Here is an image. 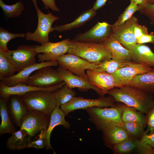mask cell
<instances>
[{
  "label": "cell",
  "mask_w": 154,
  "mask_h": 154,
  "mask_svg": "<svg viewBox=\"0 0 154 154\" xmlns=\"http://www.w3.org/2000/svg\"><path fill=\"white\" fill-rule=\"evenodd\" d=\"M107 94L113 96L116 102L122 103L144 114L154 107L152 94L130 85L114 88Z\"/></svg>",
  "instance_id": "obj_1"
},
{
  "label": "cell",
  "mask_w": 154,
  "mask_h": 154,
  "mask_svg": "<svg viewBox=\"0 0 154 154\" xmlns=\"http://www.w3.org/2000/svg\"><path fill=\"white\" fill-rule=\"evenodd\" d=\"M68 53L76 55L93 63L112 58L111 52L101 42L69 40Z\"/></svg>",
  "instance_id": "obj_2"
},
{
  "label": "cell",
  "mask_w": 154,
  "mask_h": 154,
  "mask_svg": "<svg viewBox=\"0 0 154 154\" xmlns=\"http://www.w3.org/2000/svg\"><path fill=\"white\" fill-rule=\"evenodd\" d=\"M91 122L98 130L103 131L110 127L122 125V104L105 108L94 107L86 109Z\"/></svg>",
  "instance_id": "obj_3"
},
{
  "label": "cell",
  "mask_w": 154,
  "mask_h": 154,
  "mask_svg": "<svg viewBox=\"0 0 154 154\" xmlns=\"http://www.w3.org/2000/svg\"><path fill=\"white\" fill-rule=\"evenodd\" d=\"M20 96L28 111H37L50 116L56 106L53 92L34 91Z\"/></svg>",
  "instance_id": "obj_4"
},
{
  "label": "cell",
  "mask_w": 154,
  "mask_h": 154,
  "mask_svg": "<svg viewBox=\"0 0 154 154\" xmlns=\"http://www.w3.org/2000/svg\"><path fill=\"white\" fill-rule=\"evenodd\" d=\"M36 9L38 17L37 28L33 33L28 31L25 34V39L27 40H32L43 44L48 41L49 34L54 31L52 25L53 23L59 19L49 11L47 14L42 12L37 5V0H31Z\"/></svg>",
  "instance_id": "obj_5"
},
{
  "label": "cell",
  "mask_w": 154,
  "mask_h": 154,
  "mask_svg": "<svg viewBox=\"0 0 154 154\" xmlns=\"http://www.w3.org/2000/svg\"><path fill=\"white\" fill-rule=\"evenodd\" d=\"M18 72L36 63L35 46L22 45L13 50L3 51Z\"/></svg>",
  "instance_id": "obj_6"
},
{
  "label": "cell",
  "mask_w": 154,
  "mask_h": 154,
  "mask_svg": "<svg viewBox=\"0 0 154 154\" xmlns=\"http://www.w3.org/2000/svg\"><path fill=\"white\" fill-rule=\"evenodd\" d=\"M116 102L112 96H100L96 99L85 98L81 97H74L71 100L61 106V110L66 115L75 110L85 109L94 107L101 108L112 107Z\"/></svg>",
  "instance_id": "obj_7"
},
{
  "label": "cell",
  "mask_w": 154,
  "mask_h": 154,
  "mask_svg": "<svg viewBox=\"0 0 154 154\" xmlns=\"http://www.w3.org/2000/svg\"><path fill=\"white\" fill-rule=\"evenodd\" d=\"M51 67H44L36 70L30 76L25 84L45 88L62 83L63 81L57 70L54 69Z\"/></svg>",
  "instance_id": "obj_8"
},
{
  "label": "cell",
  "mask_w": 154,
  "mask_h": 154,
  "mask_svg": "<svg viewBox=\"0 0 154 154\" xmlns=\"http://www.w3.org/2000/svg\"><path fill=\"white\" fill-rule=\"evenodd\" d=\"M59 66L74 74L88 79L86 70L93 71L94 63L86 60L73 54L67 53L57 58Z\"/></svg>",
  "instance_id": "obj_9"
},
{
  "label": "cell",
  "mask_w": 154,
  "mask_h": 154,
  "mask_svg": "<svg viewBox=\"0 0 154 154\" xmlns=\"http://www.w3.org/2000/svg\"><path fill=\"white\" fill-rule=\"evenodd\" d=\"M69 39H66L56 42L49 41L40 45L35 46L39 62L57 61V58L68 53Z\"/></svg>",
  "instance_id": "obj_10"
},
{
  "label": "cell",
  "mask_w": 154,
  "mask_h": 154,
  "mask_svg": "<svg viewBox=\"0 0 154 154\" xmlns=\"http://www.w3.org/2000/svg\"><path fill=\"white\" fill-rule=\"evenodd\" d=\"M50 116L35 110L28 111L22 119L20 128L27 131L32 137L43 130H46Z\"/></svg>",
  "instance_id": "obj_11"
},
{
  "label": "cell",
  "mask_w": 154,
  "mask_h": 154,
  "mask_svg": "<svg viewBox=\"0 0 154 154\" xmlns=\"http://www.w3.org/2000/svg\"><path fill=\"white\" fill-rule=\"evenodd\" d=\"M138 22L137 18L132 16L121 25L114 26L112 25L114 36L123 47L129 50L137 44V39L134 35L133 29Z\"/></svg>",
  "instance_id": "obj_12"
},
{
  "label": "cell",
  "mask_w": 154,
  "mask_h": 154,
  "mask_svg": "<svg viewBox=\"0 0 154 154\" xmlns=\"http://www.w3.org/2000/svg\"><path fill=\"white\" fill-rule=\"evenodd\" d=\"M57 70L63 81L69 88L72 89L77 88L83 92L92 89L100 96H104L105 95L103 92L88 79L76 75L60 66L58 67Z\"/></svg>",
  "instance_id": "obj_13"
},
{
  "label": "cell",
  "mask_w": 154,
  "mask_h": 154,
  "mask_svg": "<svg viewBox=\"0 0 154 154\" xmlns=\"http://www.w3.org/2000/svg\"><path fill=\"white\" fill-rule=\"evenodd\" d=\"M153 68L149 65L134 62L119 69L112 74L117 81L119 87H121L129 85L136 75L147 72Z\"/></svg>",
  "instance_id": "obj_14"
},
{
  "label": "cell",
  "mask_w": 154,
  "mask_h": 154,
  "mask_svg": "<svg viewBox=\"0 0 154 154\" xmlns=\"http://www.w3.org/2000/svg\"><path fill=\"white\" fill-rule=\"evenodd\" d=\"M112 32V25L105 22H98L87 31L77 35L74 40L80 41L101 42Z\"/></svg>",
  "instance_id": "obj_15"
},
{
  "label": "cell",
  "mask_w": 154,
  "mask_h": 154,
  "mask_svg": "<svg viewBox=\"0 0 154 154\" xmlns=\"http://www.w3.org/2000/svg\"><path fill=\"white\" fill-rule=\"evenodd\" d=\"M65 82L63 81L61 83L54 86L48 88H41L25 84L19 83L12 86H8L5 85L1 81L0 83V96L9 97L12 95L21 96L30 92L42 90L54 92L62 88L65 85Z\"/></svg>",
  "instance_id": "obj_16"
},
{
  "label": "cell",
  "mask_w": 154,
  "mask_h": 154,
  "mask_svg": "<svg viewBox=\"0 0 154 154\" xmlns=\"http://www.w3.org/2000/svg\"><path fill=\"white\" fill-rule=\"evenodd\" d=\"M86 73L88 80L100 89L105 95L111 89L119 87L117 81L112 74L89 70H86Z\"/></svg>",
  "instance_id": "obj_17"
},
{
  "label": "cell",
  "mask_w": 154,
  "mask_h": 154,
  "mask_svg": "<svg viewBox=\"0 0 154 154\" xmlns=\"http://www.w3.org/2000/svg\"><path fill=\"white\" fill-rule=\"evenodd\" d=\"M56 61L42 62L36 63L28 67L10 77L4 79L2 81L5 85L8 86H15L19 83L25 84L29 77L38 69L48 66H56L58 65Z\"/></svg>",
  "instance_id": "obj_18"
},
{
  "label": "cell",
  "mask_w": 154,
  "mask_h": 154,
  "mask_svg": "<svg viewBox=\"0 0 154 154\" xmlns=\"http://www.w3.org/2000/svg\"><path fill=\"white\" fill-rule=\"evenodd\" d=\"M7 106L9 114L12 122L15 126L20 127L22 119L28 111L20 96H10Z\"/></svg>",
  "instance_id": "obj_19"
},
{
  "label": "cell",
  "mask_w": 154,
  "mask_h": 154,
  "mask_svg": "<svg viewBox=\"0 0 154 154\" xmlns=\"http://www.w3.org/2000/svg\"><path fill=\"white\" fill-rule=\"evenodd\" d=\"M60 107L56 106L50 116V121L45 135V147L46 150H53L50 142L52 132L57 126L61 125L68 129L70 127V123L65 119V114L60 109Z\"/></svg>",
  "instance_id": "obj_20"
},
{
  "label": "cell",
  "mask_w": 154,
  "mask_h": 154,
  "mask_svg": "<svg viewBox=\"0 0 154 154\" xmlns=\"http://www.w3.org/2000/svg\"><path fill=\"white\" fill-rule=\"evenodd\" d=\"M101 43L111 52L112 59L118 61L131 60L129 50L123 47L112 33Z\"/></svg>",
  "instance_id": "obj_21"
},
{
  "label": "cell",
  "mask_w": 154,
  "mask_h": 154,
  "mask_svg": "<svg viewBox=\"0 0 154 154\" xmlns=\"http://www.w3.org/2000/svg\"><path fill=\"white\" fill-rule=\"evenodd\" d=\"M129 51L133 61L154 67V53L148 46L136 44Z\"/></svg>",
  "instance_id": "obj_22"
},
{
  "label": "cell",
  "mask_w": 154,
  "mask_h": 154,
  "mask_svg": "<svg viewBox=\"0 0 154 154\" xmlns=\"http://www.w3.org/2000/svg\"><path fill=\"white\" fill-rule=\"evenodd\" d=\"M105 144L112 148L113 146L128 139L130 137L121 125H115L102 131Z\"/></svg>",
  "instance_id": "obj_23"
},
{
  "label": "cell",
  "mask_w": 154,
  "mask_h": 154,
  "mask_svg": "<svg viewBox=\"0 0 154 154\" xmlns=\"http://www.w3.org/2000/svg\"><path fill=\"white\" fill-rule=\"evenodd\" d=\"M31 137L27 131L20 128L12 133L8 138L6 147L11 151H20L28 148Z\"/></svg>",
  "instance_id": "obj_24"
},
{
  "label": "cell",
  "mask_w": 154,
  "mask_h": 154,
  "mask_svg": "<svg viewBox=\"0 0 154 154\" xmlns=\"http://www.w3.org/2000/svg\"><path fill=\"white\" fill-rule=\"evenodd\" d=\"M129 85L149 94H154V68L135 76Z\"/></svg>",
  "instance_id": "obj_25"
},
{
  "label": "cell",
  "mask_w": 154,
  "mask_h": 154,
  "mask_svg": "<svg viewBox=\"0 0 154 154\" xmlns=\"http://www.w3.org/2000/svg\"><path fill=\"white\" fill-rule=\"evenodd\" d=\"M9 97L0 96V115L1 118L0 125L1 135L5 133L12 134L16 131L8 110L7 104Z\"/></svg>",
  "instance_id": "obj_26"
},
{
  "label": "cell",
  "mask_w": 154,
  "mask_h": 154,
  "mask_svg": "<svg viewBox=\"0 0 154 154\" xmlns=\"http://www.w3.org/2000/svg\"><path fill=\"white\" fill-rule=\"evenodd\" d=\"M96 14V11L92 8L82 13L74 21L69 23L54 26L53 27L54 30L62 32L77 28L90 20Z\"/></svg>",
  "instance_id": "obj_27"
},
{
  "label": "cell",
  "mask_w": 154,
  "mask_h": 154,
  "mask_svg": "<svg viewBox=\"0 0 154 154\" xmlns=\"http://www.w3.org/2000/svg\"><path fill=\"white\" fill-rule=\"evenodd\" d=\"M132 60L118 61L112 59L95 63L94 71L113 74L119 69L134 63Z\"/></svg>",
  "instance_id": "obj_28"
},
{
  "label": "cell",
  "mask_w": 154,
  "mask_h": 154,
  "mask_svg": "<svg viewBox=\"0 0 154 154\" xmlns=\"http://www.w3.org/2000/svg\"><path fill=\"white\" fill-rule=\"evenodd\" d=\"M122 103L123 110L121 118L123 122H136L145 127L147 124L146 116L144 114L133 107Z\"/></svg>",
  "instance_id": "obj_29"
},
{
  "label": "cell",
  "mask_w": 154,
  "mask_h": 154,
  "mask_svg": "<svg viewBox=\"0 0 154 154\" xmlns=\"http://www.w3.org/2000/svg\"><path fill=\"white\" fill-rule=\"evenodd\" d=\"M140 141L137 139L130 137L126 140L114 145L112 149L114 153L123 154L129 153L137 149Z\"/></svg>",
  "instance_id": "obj_30"
},
{
  "label": "cell",
  "mask_w": 154,
  "mask_h": 154,
  "mask_svg": "<svg viewBox=\"0 0 154 154\" xmlns=\"http://www.w3.org/2000/svg\"><path fill=\"white\" fill-rule=\"evenodd\" d=\"M53 94L56 106L60 107L71 100L76 95V92L66 84Z\"/></svg>",
  "instance_id": "obj_31"
},
{
  "label": "cell",
  "mask_w": 154,
  "mask_h": 154,
  "mask_svg": "<svg viewBox=\"0 0 154 154\" xmlns=\"http://www.w3.org/2000/svg\"><path fill=\"white\" fill-rule=\"evenodd\" d=\"M16 70L3 51L0 49V80L12 76Z\"/></svg>",
  "instance_id": "obj_32"
},
{
  "label": "cell",
  "mask_w": 154,
  "mask_h": 154,
  "mask_svg": "<svg viewBox=\"0 0 154 154\" xmlns=\"http://www.w3.org/2000/svg\"><path fill=\"white\" fill-rule=\"evenodd\" d=\"M0 6L7 19L19 17L25 9L24 5L21 1L12 5H8L0 0Z\"/></svg>",
  "instance_id": "obj_33"
},
{
  "label": "cell",
  "mask_w": 154,
  "mask_h": 154,
  "mask_svg": "<svg viewBox=\"0 0 154 154\" xmlns=\"http://www.w3.org/2000/svg\"><path fill=\"white\" fill-rule=\"evenodd\" d=\"M25 34L23 33H13L1 27L0 28V49L5 51L9 49L7 45L11 40L18 37L24 38Z\"/></svg>",
  "instance_id": "obj_34"
},
{
  "label": "cell",
  "mask_w": 154,
  "mask_h": 154,
  "mask_svg": "<svg viewBox=\"0 0 154 154\" xmlns=\"http://www.w3.org/2000/svg\"><path fill=\"white\" fill-rule=\"evenodd\" d=\"M122 126L130 137L137 138L144 133L145 127L135 122H123Z\"/></svg>",
  "instance_id": "obj_35"
},
{
  "label": "cell",
  "mask_w": 154,
  "mask_h": 154,
  "mask_svg": "<svg viewBox=\"0 0 154 154\" xmlns=\"http://www.w3.org/2000/svg\"><path fill=\"white\" fill-rule=\"evenodd\" d=\"M139 8L136 4L130 2V4L119 15L117 20L112 25H113L119 26L123 24L133 16L134 13L139 11Z\"/></svg>",
  "instance_id": "obj_36"
},
{
  "label": "cell",
  "mask_w": 154,
  "mask_h": 154,
  "mask_svg": "<svg viewBox=\"0 0 154 154\" xmlns=\"http://www.w3.org/2000/svg\"><path fill=\"white\" fill-rule=\"evenodd\" d=\"M140 142L154 148V128L148 127L141 137Z\"/></svg>",
  "instance_id": "obj_37"
},
{
  "label": "cell",
  "mask_w": 154,
  "mask_h": 154,
  "mask_svg": "<svg viewBox=\"0 0 154 154\" xmlns=\"http://www.w3.org/2000/svg\"><path fill=\"white\" fill-rule=\"evenodd\" d=\"M46 130H43L40 132L38 135V139L34 141H31L28 148H33L37 149H42L45 147V135Z\"/></svg>",
  "instance_id": "obj_38"
},
{
  "label": "cell",
  "mask_w": 154,
  "mask_h": 154,
  "mask_svg": "<svg viewBox=\"0 0 154 154\" xmlns=\"http://www.w3.org/2000/svg\"><path fill=\"white\" fill-rule=\"evenodd\" d=\"M139 11L141 14L147 16L151 24L154 25V3H148L145 7Z\"/></svg>",
  "instance_id": "obj_39"
},
{
  "label": "cell",
  "mask_w": 154,
  "mask_h": 154,
  "mask_svg": "<svg viewBox=\"0 0 154 154\" xmlns=\"http://www.w3.org/2000/svg\"><path fill=\"white\" fill-rule=\"evenodd\" d=\"M134 35L138 39L142 36L149 34L147 28L144 25H141L136 23L133 27Z\"/></svg>",
  "instance_id": "obj_40"
},
{
  "label": "cell",
  "mask_w": 154,
  "mask_h": 154,
  "mask_svg": "<svg viewBox=\"0 0 154 154\" xmlns=\"http://www.w3.org/2000/svg\"><path fill=\"white\" fill-rule=\"evenodd\" d=\"M137 152L140 154H154V148L149 145L140 142L137 149Z\"/></svg>",
  "instance_id": "obj_41"
},
{
  "label": "cell",
  "mask_w": 154,
  "mask_h": 154,
  "mask_svg": "<svg viewBox=\"0 0 154 154\" xmlns=\"http://www.w3.org/2000/svg\"><path fill=\"white\" fill-rule=\"evenodd\" d=\"M150 43L154 44V32H151L149 34L142 36L137 39V44H143Z\"/></svg>",
  "instance_id": "obj_42"
},
{
  "label": "cell",
  "mask_w": 154,
  "mask_h": 154,
  "mask_svg": "<svg viewBox=\"0 0 154 154\" xmlns=\"http://www.w3.org/2000/svg\"><path fill=\"white\" fill-rule=\"evenodd\" d=\"M146 114V124L148 127L154 128V107L151 108Z\"/></svg>",
  "instance_id": "obj_43"
},
{
  "label": "cell",
  "mask_w": 154,
  "mask_h": 154,
  "mask_svg": "<svg viewBox=\"0 0 154 154\" xmlns=\"http://www.w3.org/2000/svg\"><path fill=\"white\" fill-rule=\"evenodd\" d=\"M43 3L44 9H50L52 10L59 12L60 10L56 6L55 0H41Z\"/></svg>",
  "instance_id": "obj_44"
},
{
  "label": "cell",
  "mask_w": 154,
  "mask_h": 154,
  "mask_svg": "<svg viewBox=\"0 0 154 154\" xmlns=\"http://www.w3.org/2000/svg\"><path fill=\"white\" fill-rule=\"evenodd\" d=\"M108 0H96L92 9L96 11L105 5Z\"/></svg>",
  "instance_id": "obj_45"
},
{
  "label": "cell",
  "mask_w": 154,
  "mask_h": 154,
  "mask_svg": "<svg viewBox=\"0 0 154 154\" xmlns=\"http://www.w3.org/2000/svg\"><path fill=\"white\" fill-rule=\"evenodd\" d=\"M130 1L136 4L140 9L145 7L148 3L147 0H130Z\"/></svg>",
  "instance_id": "obj_46"
},
{
  "label": "cell",
  "mask_w": 154,
  "mask_h": 154,
  "mask_svg": "<svg viewBox=\"0 0 154 154\" xmlns=\"http://www.w3.org/2000/svg\"><path fill=\"white\" fill-rule=\"evenodd\" d=\"M148 3H154V0H147Z\"/></svg>",
  "instance_id": "obj_47"
}]
</instances>
